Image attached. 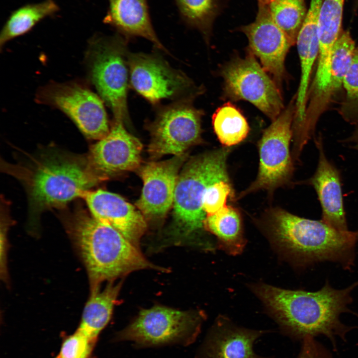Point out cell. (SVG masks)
<instances>
[{
  "label": "cell",
  "mask_w": 358,
  "mask_h": 358,
  "mask_svg": "<svg viewBox=\"0 0 358 358\" xmlns=\"http://www.w3.org/2000/svg\"><path fill=\"white\" fill-rule=\"evenodd\" d=\"M297 358H334L330 353L314 337H307L302 340Z\"/></svg>",
  "instance_id": "31"
},
{
  "label": "cell",
  "mask_w": 358,
  "mask_h": 358,
  "mask_svg": "<svg viewBox=\"0 0 358 358\" xmlns=\"http://www.w3.org/2000/svg\"><path fill=\"white\" fill-rule=\"evenodd\" d=\"M59 214L88 272L91 290L144 269L164 270L149 262L134 245L110 225L95 218L80 203Z\"/></svg>",
  "instance_id": "4"
},
{
  "label": "cell",
  "mask_w": 358,
  "mask_h": 358,
  "mask_svg": "<svg viewBox=\"0 0 358 358\" xmlns=\"http://www.w3.org/2000/svg\"><path fill=\"white\" fill-rule=\"evenodd\" d=\"M356 4L358 5V0H356Z\"/></svg>",
  "instance_id": "35"
},
{
  "label": "cell",
  "mask_w": 358,
  "mask_h": 358,
  "mask_svg": "<svg viewBox=\"0 0 358 358\" xmlns=\"http://www.w3.org/2000/svg\"><path fill=\"white\" fill-rule=\"evenodd\" d=\"M348 141L350 146L352 148L358 150V128L354 134L348 139Z\"/></svg>",
  "instance_id": "32"
},
{
  "label": "cell",
  "mask_w": 358,
  "mask_h": 358,
  "mask_svg": "<svg viewBox=\"0 0 358 358\" xmlns=\"http://www.w3.org/2000/svg\"><path fill=\"white\" fill-rule=\"evenodd\" d=\"M256 19L239 30L247 36L248 50L258 59L280 90L286 79L285 60L292 46L282 30L272 20L267 5H258Z\"/></svg>",
  "instance_id": "13"
},
{
  "label": "cell",
  "mask_w": 358,
  "mask_h": 358,
  "mask_svg": "<svg viewBox=\"0 0 358 358\" xmlns=\"http://www.w3.org/2000/svg\"><path fill=\"white\" fill-rule=\"evenodd\" d=\"M345 0H324L319 19V43L334 45L343 30Z\"/></svg>",
  "instance_id": "27"
},
{
  "label": "cell",
  "mask_w": 358,
  "mask_h": 358,
  "mask_svg": "<svg viewBox=\"0 0 358 358\" xmlns=\"http://www.w3.org/2000/svg\"><path fill=\"white\" fill-rule=\"evenodd\" d=\"M343 86L346 92L347 103L358 106V47L356 48L352 64Z\"/></svg>",
  "instance_id": "30"
},
{
  "label": "cell",
  "mask_w": 358,
  "mask_h": 358,
  "mask_svg": "<svg viewBox=\"0 0 358 358\" xmlns=\"http://www.w3.org/2000/svg\"><path fill=\"white\" fill-rule=\"evenodd\" d=\"M220 76L225 98L247 101L271 121L284 108L281 90L249 50L244 57L235 56L224 65Z\"/></svg>",
  "instance_id": "9"
},
{
  "label": "cell",
  "mask_w": 358,
  "mask_h": 358,
  "mask_svg": "<svg viewBox=\"0 0 358 358\" xmlns=\"http://www.w3.org/2000/svg\"><path fill=\"white\" fill-rule=\"evenodd\" d=\"M81 198L95 218L113 227L139 247L147 226L139 210L120 195L101 189L87 190Z\"/></svg>",
  "instance_id": "16"
},
{
  "label": "cell",
  "mask_w": 358,
  "mask_h": 358,
  "mask_svg": "<svg viewBox=\"0 0 358 358\" xmlns=\"http://www.w3.org/2000/svg\"><path fill=\"white\" fill-rule=\"evenodd\" d=\"M355 232H356V236H357V239H358V230L357 231H356Z\"/></svg>",
  "instance_id": "34"
},
{
  "label": "cell",
  "mask_w": 358,
  "mask_h": 358,
  "mask_svg": "<svg viewBox=\"0 0 358 358\" xmlns=\"http://www.w3.org/2000/svg\"><path fill=\"white\" fill-rule=\"evenodd\" d=\"M358 281L341 289L328 280L316 291L281 288L264 282L251 283V291L263 303L267 313L287 335L302 340L323 335L333 342L345 339L354 327L344 324L340 316L353 313L349 305Z\"/></svg>",
  "instance_id": "2"
},
{
  "label": "cell",
  "mask_w": 358,
  "mask_h": 358,
  "mask_svg": "<svg viewBox=\"0 0 358 358\" xmlns=\"http://www.w3.org/2000/svg\"><path fill=\"white\" fill-rule=\"evenodd\" d=\"M130 83L153 104L163 99L192 100L203 91L182 72L155 55L129 53Z\"/></svg>",
  "instance_id": "10"
},
{
  "label": "cell",
  "mask_w": 358,
  "mask_h": 358,
  "mask_svg": "<svg viewBox=\"0 0 358 358\" xmlns=\"http://www.w3.org/2000/svg\"><path fill=\"white\" fill-rule=\"evenodd\" d=\"M57 358L56 357V358Z\"/></svg>",
  "instance_id": "36"
},
{
  "label": "cell",
  "mask_w": 358,
  "mask_h": 358,
  "mask_svg": "<svg viewBox=\"0 0 358 358\" xmlns=\"http://www.w3.org/2000/svg\"><path fill=\"white\" fill-rule=\"evenodd\" d=\"M295 113V97L265 129L258 142L259 166L256 179L237 199L260 190L269 192L290 182L294 172L290 150Z\"/></svg>",
  "instance_id": "7"
},
{
  "label": "cell",
  "mask_w": 358,
  "mask_h": 358,
  "mask_svg": "<svg viewBox=\"0 0 358 358\" xmlns=\"http://www.w3.org/2000/svg\"><path fill=\"white\" fill-rule=\"evenodd\" d=\"M191 101H176L162 108L148 124L151 136L148 151L153 158L182 155L201 141L203 111L194 107Z\"/></svg>",
  "instance_id": "11"
},
{
  "label": "cell",
  "mask_w": 358,
  "mask_h": 358,
  "mask_svg": "<svg viewBox=\"0 0 358 358\" xmlns=\"http://www.w3.org/2000/svg\"><path fill=\"white\" fill-rule=\"evenodd\" d=\"M205 318L199 311L154 306L141 311L116 339L133 342L139 347L176 343L188 345L196 339Z\"/></svg>",
  "instance_id": "8"
},
{
  "label": "cell",
  "mask_w": 358,
  "mask_h": 358,
  "mask_svg": "<svg viewBox=\"0 0 358 358\" xmlns=\"http://www.w3.org/2000/svg\"><path fill=\"white\" fill-rule=\"evenodd\" d=\"M96 341L77 330L63 341L57 358H90Z\"/></svg>",
  "instance_id": "29"
},
{
  "label": "cell",
  "mask_w": 358,
  "mask_h": 358,
  "mask_svg": "<svg viewBox=\"0 0 358 358\" xmlns=\"http://www.w3.org/2000/svg\"><path fill=\"white\" fill-rule=\"evenodd\" d=\"M186 154L160 162H151L140 167L143 181L139 198L135 204L145 218H163L173 205L179 171L186 161Z\"/></svg>",
  "instance_id": "14"
},
{
  "label": "cell",
  "mask_w": 358,
  "mask_h": 358,
  "mask_svg": "<svg viewBox=\"0 0 358 358\" xmlns=\"http://www.w3.org/2000/svg\"><path fill=\"white\" fill-rule=\"evenodd\" d=\"M356 48L355 41L350 32L343 30L332 51L328 90L330 99L343 85L345 76L352 64Z\"/></svg>",
  "instance_id": "26"
},
{
  "label": "cell",
  "mask_w": 358,
  "mask_h": 358,
  "mask_svg": "<svg viewBox=\"0 0 358 358\" xmlns=\"http://www.w3.org/2000/svg\"><path fill=\"white\" fill-rule=\"evenodd\" d=\"M230 149H218L192 157L179 173L174 196V215L179 230L187 234L203 227L206 214L202 200L207 188L221 180H229L227 159Z\"/></svg>",
  "instance_id": "5"
},
{
  "label": "cell",
  "mask_w": 358,
  "mask_h": 358,
  "mask_svg": "<svg viewBox=\"0 0 358 358\" xmlns=\"http://www.w3.org/2000/svg\"><path fill=\"white\" fill-rule=\"evenodd\" d=\"M179 13L189 26L198 30L206 42L218 12L216 0H175Z\"/></svg>",
  "instance_id": "25"
},
{
  "label": "cell",
  "mask_w": 358,
  "mask_h": 358,
  "mask_svg": "<svg viewBox=\"0 0 358 358\" xmlns=\"http://www.w3.org/2000/svg\"><path fill=\"white\" fill-rule=\"evenodd\" d=\"M215 134L225 147L236 145L247 137L250 126L242 111L230 101L219 106L212 117Z\"/></svg>",
  "instance_id": "22"
},
{
  "label": "cell",
  "mask_w": 358,
  "mask_h": 358,
  "mask_svg": "<svg viewBox=\"0 0 358 358\" xmlns=\"http://www.w3.org/2000/svg\"><path fill=\"white\" fill-rule=\"evenodd\" d=\"M258 5H267L270 0H257Z\"/></svg>",
  "instance_id": "33"
},
{
  "label": "cell",
  "mask_w": 358,
  "mask_h": 358,
  "mask_svg": "<svg viewBox=\"0 0 358 358\" xmlns=\"http://www.w3.org/2000/svg\"><path fill=\"white\" fill-rule=\"evenodd\" d=\"M58 10L53 0L26 5L12 13L4 24L0 35L1 46L9 40L29 31L43 18Z\"/></svg>",
  "instance_id": "23"
},
{
  "label": "cell",
  "mask_w": 358,
  "mask_h": 358,
  "mask_svg": "<svg viewBox=\"0 0 358 358\" xmlns=\"http://www.w3.org/2000/svg\"><path fill=\"white\" fill-rule=\"evenodd\" d=\"M122 283L108 282L105 287L91 290L77 330L93 339L98 336L110 319Z\"/></svg>",
  "instance_id": "21"
},
{
  "label": "cell",
  "mask_w": 358,
  "mask_h": 358,
  "mask_svg": "<svg viewBox=\"0 0 358 358\" xmlns=\"http://www.w3.org/2000/svg\"><path fill=\"white\" fill-rule=\"evenodd\" d=\"M91 81L101 99L111 109L114 120H128L127 102L129 76L126 43L119 36L95 39L89 50Z\"/></svg>",
  "instance_id": "6"
},
{
  "label": "cell",
  "mask_w": 358,
  "mask_h": 358,
  "mask_svg": "<svg viewBox=\"0 0 358 358\" xmlns=\"http://www.w3.org/2000/svg\"><path fill=\"white\" fill-rule=\"evenodd\" d=\"M104 21L127 36L144 38L167 51L153 26L147 0H108Z\"/></svg>",
  "instance_id": "19"
},
{
  "label": "cell",
  "mask_w": 358,
  "mask_h": 358,
  "mask_svg": "<svg viewBox=\"0 0 358 358\" xmlns=\"http://www.w3.org/2000/svg\"><path fill=\"white\" fill-rule=\"evenodd\" d=\"M46 92L45 100L66 114L87 138L99 140L109 132L102 100L89 89L62 84L49 88Z\"/></svg>",
  "instance_id": "12"
},
{
  "label": "cell",
  "mask_w": 358,
  "mask_h": 358,
  "mask_svg": "<svg viewBox=\"0 0 358 358\" xmlns=\"http://www.w3.org/2000/svg\"><path fill=\"white\" fill-rule=\"evenodd\" d=\"M267 6L272 20L291 45L296 44L308 9L305 0H270Z\"/></svg>",
  "instance_id": "24"
},
{
  "label": "cell",
  "mask_w": 358,
  "mask_h": 358,
  "mask_svg": "<svg viewBox=\"0 0 358 358\" xmlns=\"http://www.w3.org/2000/svg\"><path fill=\"white\" fill-rule=\"evenodd\" d=\"M124 124L114 120L108 134L92 145L88 153L91 166L104 180L139 167L142 145Z\"/></svg>",
  "instance_id": "15"
},
{
  "label": "cell",
  "mask_w": 358,
  "mask_h": 358,
  "mask_svg": "<svg viewBox=\"0 0 358 358\" xmlns=\"http://www.w3.org/2000/svg\"><path fill=\"white\" fill-rule=\"evenodd\" d=\"M203 227L216 238V246L231 256L244 251L247 240L244 237L243 222L239 211L227 205L217 212L206 216Z\"/></svg>",
  "instance_id": "20"
},
{
  "label": "cell",
  "mask_w": 358,
  "mask_h": 358,
  "mask_svg": "<svg viewBox=\"0 0 358 358\" xmlns=\"http://www.w3.org/2000/svg\"><path fill=\"white\" fill-rule=\"evenodd\" d=\"M319 157L314 174L306 183L313 187L322 208L321 220L343 232H349L344 210L340 175L325 155L322 140H315Z\"/></svg>",
  "instance_id": "18"
},
{
  "label": "cell",
  "mask_w": 358,
  "mask_h": 358,
  "mask_svg": "<svg viewBox=\"0 0 358 358\" xmlns=\"http://www.w3.org/2000/svg\"><path fill=\"white\" fill-rule=\"evenodd\" d=\"M267 331L239 326L224 315H219L208 334L199 358H270L254 349L256 341Z\"/></svg>",
  "instance_id": "17"
},
{
  "label": "cell",
  "mask_w": 358,
  "mask_h": 358,
  "mask_svg": "<svg viewBox=\"0 0 358 358\" xmlns=\"http://www.w3.org/2000/svg\"><path fill=\"white\" fill-rule=\"evenodd\" d=\"M1 171L22 184L28 200L29 223L36 226L42 213L67 207L104 179L94 171L88 154L44 148L17 163L1 159Z\"/></svg>",
  "instance_id": "1"
},
{
  "label": "cell",
  "mask_w": 358,
  "mask_h": 358,
  "mask_svg": "<svg viewBox=\"0 0 358 358\" xmlns=\"http://www.w3.org/2000/svg\"><path fill=\"white\" fill-rule=\"evenodd\" d=\"M256 224L279 257L295 268L326 262L348 270L354 266L358 241L355 232H340L321 220L301 217L278 207L267 211Z\"/></svg>",
  "instance_id": "3"
},
{
  "label": "cell",
  "mask_w": 358,
  "mask_h": 358,
  "mask_svg": "<svg viewBox=\"0 0 358 358\" xmlns=\"http://www.w3.org/2000/svg\"><path fill=\"white\" fill-rule=\"evenodd\" d=\"M233 195L229 180H221L210 184L202 200V208L206 216L212 215L227 206V199Z\"/></svg>",
  "instance_id": "28"
}]
</instances>
